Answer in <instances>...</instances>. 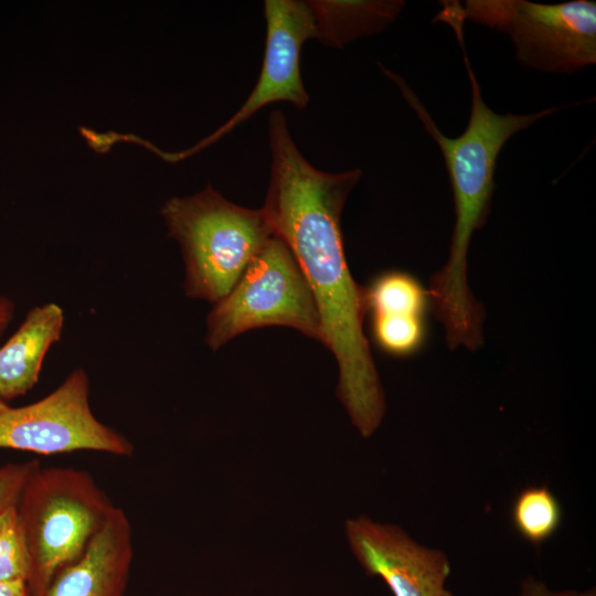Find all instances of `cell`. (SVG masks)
I'll return each instance as SVG.
<instances>
[{
  "instance_id": "cell-1",
  "label": "cell",
  "mask_w": 596,
  "mask_h": 596,
  "mask_svg": "<svg viewBox=\"0 0 596 596\" xmlns=\"http://www.w3.org/2000/svg\"><path fill=\"white\" fill-rule=\"evenodd\" d=\"M270 179L264 211L295 257L312 292L321 341L339 365L338 396L363 437L381 425L384 392L364 334L365 292L347 264L341 231L345 200L359 169L329 173L301 155L281 111L269 117Z\"/></svg>"
},
{
  "instance_id": "cell-2",
  "label": "cell",
  "mask_w": 596,
  "mask_h": 596,
  "mask_svg": "<svg viewBox=\"0 0 596 596\" xmlns=\"http://www.w3.org/2000/svg\"><path fill=\"white\" fill-rule=\"evenodd\" d=\"M464 53L471 87L468 125L457 137L445 136L407 83L381 65L383 73L400 88L416 113L445 160L455 203V226L449 256L436 272L427 289L435 317L449 332L476 328L483 319V306L472 295L467 280V255L472 234L481 228L490 213L496 189L497 159L505 142L517 132L562 107H550L531 114H498L483 100L478 79L467 56L462 28H455Z\"/></svg>"
},
{
  "instance_id": "cell-3",
  "label": "cell",
  "mask_w": 596,
  "mask_h": 596,
  "mask_svg": "<svg viewBox=\"0 0 596 596\" xmlns=\"http://www.w3.org/2000/svg\"><path fill=\"white\" fill-rule=\"evenodd\" d=\"M115 508L85 470H34L17 503L30 561V596H41L61 570L86 552Z\"/></svg>"
},
{
  "instance_id": "cell-4",
  "label": "cell",
  "mask_w": 596,
  "mask_h": 596,
  "mask_svg": "<svg viewBox=\"0 0 596 596\" xmlns=\"http://www.w3.org/2000/svg\"><path fill=\"white\" fill-rule=\"evenodd\" d=\"M161 213L169 235L181 246L185 295L214 304L275 236L263 207L234 204L211 185L191 196L170 199Z\"/></svg>"
},
{
  "instance_id": "cell-5",
  "label": "cell",
  "mask_w": 596,
  "mask_h": 596,
  "mask_svg": "<svg viewBox=\"0 0 596 596\" xmlns=\"http://www.w3.org/2000/svg\"><path fill=\"white\" fill-rule=\"evenodd\" d=\"M459 9L465 21L509 35L523 66L572 74L596 62L595 1L468 0Z\"/></svg>"
},
{
  "instance_id": "cell-6",
  "label": "cell",
  "mask_w": 596,
  "mask_h": 596,
  "mask_svg": "<svg viewBox=\"0 0 596 596\" xmlns=\"http://www.w3.org/2000/svg\"><path fill=\"white\" fill-rule=\"evenodd\" d=\"M206 343L217 350L247 330L286 326L321 341L318 309L295 257L273 236L207 316Z\"/></svg>"
},
{
  "instance_id": "cell-7",
  "label": "cell",
  "mask_w": 596,
  "mask_h": 596,
  "mask_svg": "<svg viewBox=\"0 0 596 596\" xmlns=\"http://www.w3.org/2000/svg\"><path fill=\"white\" fill-rule=\"evenodd\" d=\"M0 448L57 455L92 450L131 457L132 443L102 423L89 404V379L73 370L43 398L0 412Z\"/></svg>"
},
{
  "instance_id": "cell-8",
  "label": "cell",
  "mask_w": 596,
  "mask_h": 596,
  "mask_svg": "<svg viewBox=\"0 0 596 596\" xmlns=\"http://www.w3.org/2000/svg\"><path fill=\"white\" fill-rule=\"evenodd\" d=\"M266 49L259 77L254 89L240 109L210 137L187 152L224 137L260 108L277 102H287L305 108L309 96L300 73V52L309 39H317V28L309 1L266 0Z\"/></svg>"
},
{
  "instance_id": "cell-9",
  "label": "cell",
  "mask_w": 596,
  "mask_h": 596,
  "mask_svg": "<svg viewBox=\"0 0 596 596\" xmlns=\"http://www.w3.org/2000/svg\"><path fill=\"white\" fill-rule=\"evenodd\" d=\"M345 534L360 565L381 577L394 596H455L446 587L451 564L444 551L365 515L348 520Z\"/></svg>"
},
{
  "instance_id": "cell-10",
  "label": "cell",
  "mask_w": 596,
  "mask_h": 596,
  "mask_svg": "<svg viewBox=\"0 0 596 596\" xmlns=\"http://www.w3.org/2000/svg\"><path fill=\"white\" fill-rule=\"evenodd\" d=\"M132 557L131 524L116 505L86 552L61 570L41 596H124Z\"/></svg>"
},
{
  "instance_id": "cell-11",
  "label": "cell",
  "mask_w": 596,
  "mask_h": 596,
  "mask_svg": "<svg viewBox=\"0 0 596 596\" xmlns=\"http://www.w3.org/2000/svg\"><path fill=\"white\" fill-rule=\"evenodd\" d=\"M63 309L53 302L33 307L0 348V396L4 402L26 394L39 381L44 358L60 341Z\"/></svg>"
},
{
  "instance_id": "cell-12",
  "label": "cell",
  "mask_w": 596,
  "mask_h": 596,
  "mask_svg": "<svg viewBox=\"0 0 596 596\" xmlns=\"http://www.w3.org/2000/svg\"><path fill=\"white\" fill-rule=\"evenodd\" d=\"M317 39L342 47L358 38L382 31L396 20L404 1H309Z\"/></svg>"
},
{
  "instance_id": "cell-13",
  "label": "cell",
  "mask_w": 596,
  "mask_h": 596,
  "mask_svg": "<svg viewBox=\"0 0 596 596\" xmlns=\"http://www.w3.org/2000/svg\"><path fill=\"white\" fill-rule=\"evenodd\" d=\"M510 520L523 540L540 546L558 531L563 521V508L547 486L531 485L514 497Z\"/></svg>"
},
{
  "instance_id": "cell-14",
  "label": "cell",
  "mask_w": 596,
  "mask_h": 596,
  "mask_svg": "<svg viewBox=\"0 0 596 596\" xmlns=\"http://www.w3.org/2000/svg\"><path fill=\"white\" fill-rule=\"evenodd\" d=\"M366 312L425 317L428 291L412 275L393 270L379 275L364 288Z\"/></svg>"
},
{
  "instance_id": "cell-15",
  "label": "cell",
  "mask_w": 596,
  "mask_h": 596,
  "mask_svg": "<svg viewBox=\"0 0 596 596\" xmlns=\"http://www.w3.org/2000/svg\"><path fill=\"white\" fill-rule=\"evenodd\" d=\"M371 330L383 352L400 358L417 352L427 332L425 317L411 315H372Z\"/></svg>"
},
{
  "instance_id": "cell-16",
  "label": "cell",
  "mask_w": 596,
  "mask_h": 596,
  "mask_svg": "<svg viewBox=\"0 0 596 596\" xmlns=\"http://www.w3.org/2000/svg\"><path fill=\"white\" fill-rule=\"evenodd\" d=\"M30 561L17 505L0 513V582L28 583Z\"/></svg>"
},
{
  "instance_id": "cell-17",
  "label": "cell",
  "mask_w": 596,
  "mask_h": 596,
  "mask_svg": "<svg viewBox=\"0 0 596 596\" xmlns=\"http://www.w3.org/2000/svg\"><path fill=\"white\" fill-rule=\"evenodd\" d=\"M38 467L35 460L0 466V513L17 505L26 480Z\"/></svg>"
},
{
  "instance_id": "cell-18",
  "label": "cell",
  "mask_w": 596,
  "mask_h": 596,
  "mask_svg": "<svg viewBox=\"0 0 596 596\" xmlns=\"http://www.w3.org/2000/svg\"><path fill=\"white\" fill-rule=\"evenodd\" d=\"M519 596H596V590L594 587L585 590L551 589L544 582L529 575L520 584Z\"/></svg>"
},
{
  "instance_id": "cell-19",
  "label": "cell",
  "mask_w": 596,
  "mask_h": 596,
  "mask_svg": "<svg viewBox=\"0 0 596 596\" xmlns=\"http://www.w3.org/2000/svg\"><path fill=\"white\" fill-rule=\"evenodd\" d=\"M0 596H30L24 581L0 582Z\"/></svg>"
},
{
  "instance_id": "cell-20",
  "label": "cell",
  "mask_w": 596,
  "mask_h": 596,
  "mask_svg": "<svg viewBox=\"0 0 596 596\" xmlns=\"http://www.w3.org/2000/svg\"><path fill=\"white\" fill-rule=\"evenodd\" d=\"M14 306L6 297L0 296V337L13 317Z\"/></svg>"
},
{
  "instance_id": "cell-21",
  "label": "cell",
  "mask_w": 596,
  "mask_h": 596,
  "mask_svg": "<svg viewBox=\"0 0 596 596\" xmlns=\"http://www.w3.org/2000/svg\"><path fill=\"white\" fill-rule=\"evenodd\" d=\"M9 405L0 396V412L6 409Z\"/></svg>"
}]
</instances>
